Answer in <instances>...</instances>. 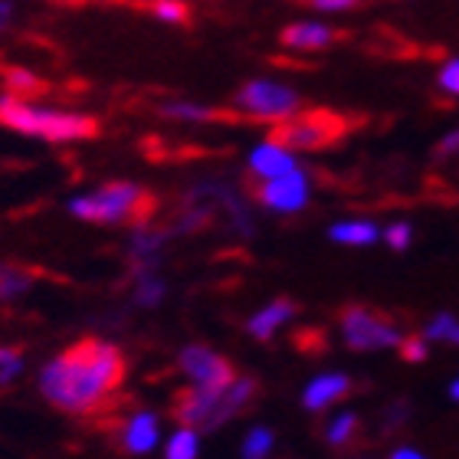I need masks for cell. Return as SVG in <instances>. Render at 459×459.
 <instances>
[{
  "label": "cell",
  "mask_w": 459,
  "mask_h": 459,
  "mask_svg": "<svg viewBox=\"0 0 459 459\" xmlns=\"http://www.w3.org/2000/svg\"><path fill=\"white\" fill-rule=\"evenodd\" d=\"M125 377V358L102 338H82L53 358L39 374V391L66 413H96L108 403Z\"/></svg>",
  "instance_id": "1"
},
{
  "label": "cell",
  "mask_w": 459,
  "mask_h": 459,
  "mask_svg": "<svg viewBox=\"0 0 459 459\" xmlns=\"http://www.w3.org/2000/svg\"><path fill=\"white\" fill-rule=\"evenodd\" d=\"M0 125L23 134H37L43 142H82V138H96L99 134V122L89 115L43 108L33 106V102H23L20 96L0 99Z\"/></svg>",
  "instance_id": "2"
},
{
  "label": "cell",
  "mask_w": 459,
  "mask_h": 459,
  "mask_svg": "<svg viewBox=\"0 0 459 459\" xmlns=\"http://www.w3.org/2000/svg\"><path fill=\"white\" fill-rule=\"evenodd\" d=\"M69 211H73V217L89 223H128L144 221L154 211V197L138 184L115 181L99 187L96 194L69 201Z\"/></svg>",
  "instance_id": "3"
},
{
  "label": "cell",
  "mask_w": 459,
  "mask_h": 459,
  "mask_svg": "<svg viewBox=\"0 0 459 459\" xmlns=\"http://www.w3.org/2000/svg\"><path fill=\"white\" fill-rule=\"evenodd\" d=\"M344 132V122L335 112H292L289 118L273 128V142H279L289 152H308V148H325V144L338 142Z\"/></svg>",
  "instance_id": "4"
},
{
  "label": "cell",
  "mask_w": 459,
  "mask_h": 459,
  "mask_svg": "<svg viewBox=\"0 0 459 459\" xmlns=\"http://www.w3.org/2000/svg\"><path fill=\"white\" fill-rule=\"evenodd\" d=\"M299 96L292 89L269 82V79H256L237 92V108L249 115V118H263V122H282L292 112H299Z\"/></svg>",
  "instance_id": "5"
},
{
  "label": "cell",
  "mask_w": 459,
  "mask_h": 459,
  "mask_svg": "<svg viewBox=\"0 0 459 459\" xmlns=\"http://www.w3.org/2000/svg\"><path fill=\"white\" fill-rule=\"evenodd\" d=\"M342 332H344V342L351 344V348H358V351L401 344V332L391 325V318L377 316V312H371V308H364V306L344 308Z\"/></svg>",
  "instance_id": "6"
},
{
  "label": "cell",
  "mask_w": 459,
  "mask_h": 459,
  "mask_svg": "<svg viewBox=\"0 0 459 459\" xmlns=\"http://www.w3.org/2000/svg\"><path fill=\"white\" fill-rule=\"evenodd\" d=\"M259 201L266 204L269 211H279V213L302 211L308 201V178L299 168L279 174V178H266L263 187H259Z\"/></svg>",
  "instance_id": "7"
},
{
  "label": "cell",
  "mask_w": 459,
  "mask_h": 459,
  "mask_svg": "<svg viewBox=\"0 0 459 459\" xmlns=\"http://www.w3.org/2000/svg\"><path fill=\"white\" fill-rule=\"evenodd\" d=\"M181 371L191 377L194 384H230L233 381V368L230 361H223L221 354H213L211 348H201V344H191V348H184L181 358Z\"/></svg>",
  "instance_id": "8"
},
{
  "label": "cell",
  "mask_w": 459,
  "mask_h": 459,
  "mask_svg": "<svg viewBox=\"0 0 459 459\" xmlns=\"http://www.w3.org/2000/svg\"><path fill=\"white\" fill-rule=\"evenodd\" d=\"M122 446L132 456H144L158 446V417L148 411H138L128 417V423L122 427Z\"/></svg>",
  "instance_id": "9"
},
{
  "label": "cell",
  "mask_w": 459,
  "mask_h": 459,
  "mask_svg": "<svg viewBox=\"0 0 459 459\" xmlns=\"http://www.w3.org/2000/svg\"><path fill=\"white\" fill-rule=\"evenodd\" d=\"M296 168V158H292V152L289 148H282L279 142H273L269 138L266 144H259L256 152L249 154V171L256 174V178H279V174H286Z\"/></svg>",
  "instance_id": "10"
},
{
  "label": "cell",
  "mask_w": 459,
  "mask_h": 459,
  "mask_svg": "<svg viewBox=\"0 0 459 459\" xmlns=\"http://www.w3.org/2000/svg\"><path fill=\"white\" fill-rule=\"evenodd\" d=\"M348 391H351V381L344 374H318L316 381L306 387L302 401H306L308 411H325L335 401H342Z\"/></svg>",
  "instance_id": "11"
},
{
  "label": "cell",
  "mask_w": 459,
  "mask_h": 459,
  "mask_svg": "<svg viewBox=\"0 0 459 459\" xmlns=\"http://www.w3.org/2000/svg\"><path fill=\"white\" fill-rule=\"evenodd\" d=\"M292 316H296V306L289 299H276V302H269L263 312H256V316L249 318V335L259 338V342H269V338L276 335V328L282 322H289Z\"/></svg>",
  "instance_id": "12"
},
{
  "label": "cell",
  "mask_w": 459,
  "mask_h": 459,
  "mask_svg": "<svg viewBox=\"0 0 459 459\" xmlns=\"http://www.w3.org/2000/svg\"><path fill=\"white\" fill-rule=\"evenodd\" d=\"M332 39H335V30L322 23H292L282 30V43L292 49H325Z\"/></svg>",
  "instance_id": "13"
},
{
  "label": "cell",
  "mask_w": 459,
  "mask_h": 459,
  "mask_svg": "<svg viewBox=\"0 0 459 459\" xmlns=\"http://www.w3.org/2000/svg\"><path fill=\"white\" fill-rule=\"evenodd\" d=\"M328 237L335 243H344V247H368L377 239V227L371 221H348V223H335Z\"/></svg>",
  "instance_id": "14"
},
{
  "label": "cell",
  "mask_w": 459,
  "mask_h": 459,
  "mask_svg": "<svg viewBox=\"0 0 459 459\" xmlns=\"http://www.w3.org/2000/svg\"><path fill=\"white\" fill-rule=\"evenodd\" d=\"M33 286V273L23 266H0V299H17Z\"/></svg>",
  "instance_id": "15"
},
{
  "label": "cell",
  "mask_w": 459,
  "mask_h": 459,
  "mask_svg": "<svg viewBox=\"0 0 459 459\" xmlns=\"http://www.w3.org/2000/svg\"><path fill=\"white\" fill-rule=\"evenodd\" d=\"M4 82H7V89L13 96H39V92L47 89L43 79L27 73V69H7V73H4Z\"/></svg>",
  "instance_id": "16"
},
{
  "label": "cell",
  "mask_w": 459,
  "mask_h": 459,
  "mask_svg": "<svg viewBox=\"0 0 459 459\" xmlns=\"http://www.w3.org/2000/svg\"><path fill=\"white\" fill-rule=\"evenodd\" d=\"M197 433H194V427H181V430L174 433L171 440H168V446H164V456L168 459H194L197 456Z\"/></svg>",
  "instance_id": "17"
},
{
  "label": "cell",
  "mask_w": 459,
  "mask_h": 459,
  "mask_svg": "<svg viewBox=\"0 0 459 459\" xmlns=\"http://www.w3.org/2000/svg\"><path fill=\"white\" fill-rule=\"evenodd\" d=\"M161 115H171V118H187V122H211V118H217V115H213V108L191 106V102H168V106H161Z\"/></svg>",
  "instance_id": "18"
},
{
  "label": "cell",
  "mask_w": 459,
  "mask_h": 459,
  "mask_svg": "<svg viewBox=\"0 0 459 459\" xmlns=\"http://www.w3.org/2000/svg\"><path fill=\"white\" fill-rule=\"evenodd\" d=\"M273 450V433L266 427H256V430L247 433V440H243V456L249 459H259V456H269Z\"/></svg>",
  "instance_id": "19"
},
{
  "label": "cell",
  "mask_w": 459,
  "mask_h": 459,
  "mask_svg": "<svg viewBox=\"0 0 459 459\" xmlns=\"http://www.w3.org/2000/svg\"><path fill=\"white\" fill-rule=\"evenodd\" d=\"M354 430H358V417L354 413H342V417L328 423V443L332 446H344L354 437Z\"/></svg>",
  "instance_id": "20"
},
{
  "label": "cell",
  "mask_w": 459,
  "mask_h": 459,
  "mask_svg": "<svg viewBox=\"0 0 459 459\" xmlns=\"http://www.w3.org/2000/svg\"><path fill=\"white\" fill-rule=\"evenodd\" d=\"M427 335L437 338V342H450V344H459V322L453 316H437L427 328Z\"/></svg>",
  "instance_id": "21"
},
{
  "label": "cell",
  "mask_w": 459,
  "mask_h": 459,
  "mask_svg": "<svg viewBox=\"0 0 459 459\" xmlns=\"http://www.w3.org/2000/svg\"><path fill=\"white\" fill-rule=\"evenodd\" d=\"M154 17L164 23H187L191 10L184 7L181 0H154Z\"/></svg>",
  "instance_id": "22"
},
{
  "label": "cell",
  "mask_w": 459,
  "mask_h": 459,
  "mask_svg": "<svg viewBox=\"0 0 459 459\" xmlns=\"http://www.w3.org/2000/svg\"><path fill=\"white\" fill-rule=\"evenodd\" d=\"M23 371V354L17 348H0V384L13 381Z\"/></svg>",
  "instance_id": "23"
},
{
  "label": "cell",
  "mask_w": 459,
  "mask_h": 459,
  "mask_svg": "<svg viewBox=\"0 0 459 459\" xmlns=\"http://www.w3.org/2000/svg\"><path fill=\"white\" fill-rule=\"evenodd\" d=\"M161 296H164L161 279H154V276H148V273H142V279H138V302H142V306H154Z\"/></svg>",
  "instance_id": "24"
},
{
  "label": "cell",
  "mask_w": 459,
  "mask_h": 459,
  "mask_svg": "<svg viewBox=\"0 0 459 459\" xmlns=\"http://www.w3.org/2000/svg\"><path fill=\"white\" fill-rule=\"evenodd\" d=\"M440 89H446V92L459 96V59H450V63L443 66V73H440Z\"/></svg>",
  "instance_id": "25"
},
{
  "label": "cell",
  "mask_w": 459,
  "mask_h": 459,
  "mask_svg": "<svg viewBox=\"0 0 459 459\" xmlns=\"http://www.w3.org/2000/svg\"><path fill=\"white\" fill-rule=\"evenodd\" d=\"M401 344H403V358H407V361H427V342H423V338H407V342H403L401 338Z\"/></svg>",
  "instance_id": "26"
},
{
  "label": "cell",
  "mask_w": 459,
  "mask_h": 459,
  "mask_svg": "<svg viewBox=\"0 0 459 459\" xmlns=\"http://www.w3.org/2000/svg\"><path fill=\"white\" fill-rule=\"evenodd\" d=\"M387 243H391L394 249H403L407 243H411V227H407V223H394V227H387Z\"/></svg>",
  "instance_id": "27"
},
{
  "label": "cell",
  "mask_w": 459,
  "mask_h": 459,
  "mask_svg": "<svg viewBox=\"0 0 459 459\" xmlns=\"http://www.w3.org/2000/svg\"><path fill=\"white\" fill-rule=\"evenodd\" d=\"M318 10H348V7H354L358 0H312Z\"/></svg>",
  "instance_id": "28"
},
{
  "label": "cell",
  "mask_w": 459,
  "mask_h": 459,
  "mask_svg": "<svg viewBox=\"0 0 459 459\" xmlns=\"http://www.w3.org/2000/svg\"><path fill=\"white\" fill-rule=\"evenodd\" d=\"M456 152H459V132H453L450 138L437 148V154H443V158H446V154H456Z\"/></svg>",
  "instance_id": "29"
},
{
  "label": "cell",
  "mask_w": 459,
  "mask_h": 459,
  "mask_svg": "<svg viewBox=\"0 0 459 459\" xmlns=\"http://www.w3.org/2000/svg\"><path fill=\"white\" fill-rule=\"evenodd\" d=\"M10 17H13V7H10L7 0H0V30L7 27V23H10Z\"/></svg>",
  "instance_id": "30"
},
{
  "label": "cell",
  "mask_w": 459,
  "mask_h": 459,
  "mask_svg": "<svg viewBox=\"0 0 459 459\" xmlns=\"http://www.w3.org/2000/svg\"><path fill=\"white\" fill-rule=\"evenodd\" d=\"M394 456H397V459H417V456H423V453H417V450H411V446H403V450H397V453H394Z\"/></svg>",
  "instance_id": "31"
},
{
  "label": "cell",
  "mask_w": 459,
  "mask_h": 459,
  "mask_svg": "<svg viewBox=\"0 0 459 459\" xmlns=\"http://www.w3.org/2000/svg\"><path fill=\"white\" fill-rule=\"evenodd\" d=\"M450 394H453V401H459V381H456V384H453V387H450Z\"/></svg>",
  "instance_id": "32"
}]
</instances>
